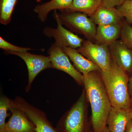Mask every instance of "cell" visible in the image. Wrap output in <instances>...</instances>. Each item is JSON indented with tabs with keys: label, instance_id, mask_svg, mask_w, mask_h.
<instances>
[{
	"label": "cell",
	"instance_id": "obj_1",
	"mask_svg": "<svg viewBox=\"0 0 132 132\" xmlns=\"http://www.w3.org/2000/svg\"><path fill=\"white\" fill-rule=\"evenodd\" d=\"M100 71L83 76V86L92 109L91 123L93 132H103L112 105Z\"/></svg>",
	"mask_w": 132,
	"mask_h": 132
},
{
	"label": "cell",
	"instance_id": "obj_2",
	"mask_svg": "<svg viewBox=\"0 0 132 132\" xmlns=\"http://www.w3.org/2000/svg\"><path fill=\"white\" fill-rule=\"evenodd\" d=\"M100 72L112 106L125 109L132 108L128 89L129 75L113 60L109 70Z\"/></svg>",
	"mask_w": 132,
	"mask_h": 132
},
{
	"label": "cell",
	"instance_id": "obj_3",
	"mask_svg": "<svg viewBox=\"0 0 132 132\" xmlns=\"http://www.w3.org/2000/svg\"><path fill=\"white\" fill-rule=\"evenodd\" d=\"M87 101L84 89L77 101L60 119L56 128L61 132H92L88 118Z\"/></svg>",
	"mask_w": 132,
	"mask_h": 132
},
{
	"label": "cell",
	"instance_id": "obj_4",
	"mask_svg": "<svg viewBox=\"0 0 132 132\" xmlns=\"http://www.w3.org/2000/svg\"><path fill=\"white\" fill-rule=\"evenodd\" d=\"M68 10L67 12H57L61 24L84 36L88 40L95 41L97 27L90 17L81 12Z\"/></svg>",
	"mask_w": 132,
	"mask_h": 132
},
{
	"label": "cell",
	"instance_id": "obj_5",
	"mask_svg": "<svg viewBox=\"0 0 132 132\" xmlns=\"http://www.w3.org/2000/svg\"><path fill=\"white\" fill-rule=\"evenodd\" d=\"M11 105L25 113L35 125L36 132H61L53 126L45 112L22 97L16 96L14 100H12Z\"/></svg>",
	"mask_w": 132,
	"mask_h": 132
},
{
	"label": "cell",
	"instance_id": "obj_6",
	"mask_svg": "<svg viewBox=\"0 0 132 132\" xmlns=\"http://www.w3.org/2000/svg\"><path fill=\"white\" fill-rule=\"evenodd\" d=\"M53 15L57 22V27H46L43 31V35L48 38H54L55 44L62 48L67 47L77 49L81 47L84 40L63 27L58 17L57 10H54Z\"/></svg>",
	"mask_w": 132,
	"mask_h": 132
},
{
	"label": "cell",
	"instance_id": "obj_7",
	"mask_svg": "<svg viewBox=\"0 0 132 132\" xmlns=\"http://www.w3.org/2000/svg\"><path fill=\"white\" fill-rule=\"evenodd\" d=\"M77 50L83 56L93 62L101 69L108 71L111 67L113 59L109 47L88 40H84Z\"/></svg>",
	"mask_w": 132,
	"mask_h": 132
},
{
	"label": "cell",
	"instance_id": "obj_8",
	"mask_svg": "<svg viewBox=\"0 0 132 132\" xmlns=\"http://www.w3.org/2000/svg\"><path fill=\"white\" fill-rule=\"evenodd\" d=\"M6 53L20 57L26 63L28 72V84L26 88V92L31 90L33 81L40 73L45 69L52 68L49 56L33 54L28 52Z\"/></svg>",
	"mask_w": 132,
	"mask_h": 132
},
{
	"label": "cell",
	"instance_id": "obj_9",
	"mask_svg": "<svg viewBox=\"0 0 132 132\" xmlns=\"http://www.w3.org/2000/svg\"><path fill=\"white\" fill-rule=\"evenodd\" d=\"M52 68L63 71L71 76L78 85L83 86V76L71 63L61 47L53 43L48 51Z\"/></svg>",
	"mask_w": 132,
	"mask_h": 132
},
{
	"label": "cell",
	"instance_id": "obj_10",
	"mask_svg": "<svg viewBox=\"0 0 132 132\" xmlns=\"http://www.w3.org/2000/svg\"><path fill=\"white\" fill-rule=\"evenodd\" d=\"M12 114L0 132H36L35 125L20 109L11 105Z\"/></svg>",
	"mask_w": 132,
	"mask_h": 132
},
{
	"label": "cell",
	"instance_id": "obj_11",
	"mask_svg": "<svg viewBox=\"0 0 132 132\" xmlns=\"http://www.w3.org/2000/svg\"><path fill=\"white\" fill-rule=\"evenodd\" d=\"M114 61L128 75H132V48L121 40H117L109 46Z\"/></svg>",
	"mask_w": 132,
	"mask_h": 132
},
{
	"label": "cell",
	"instance_id": "obj_12",
	"mask_svg": "<svg viewBox=\"0 0 132 132\" xmlns=\"http://www.w3.org/2000/svg\"><path fill=\"white\" fill-rule=\"evenodd\" d=\"M132 119V108L112 107L109 114L107 126L111 132H125L128 122Z\"/></svg>",
	"mask_w": 132,
	"mask_h": 132
},
{
	"label": "cell",
	"instance_id": "obj_13",
	"mask_svg": "<svg viewBox=\"0 0 132 132\" xmlns=\"http://www.w3.org/2000/svg\"><path fill=\"white\" fill-rule=\"evenodd\" d=\"M90 17L98 26L120 24L125 20L117 7H106L102 5Z\"/></svg>",
	"mask_w": 132,
	"mask_h": 132
},
{
	"label": "cell",
	"instance_id": "obj_14",
	"mask_svg": "<svg viewBox=\"0 0 132 132\" xmlns=\"http://www.w3.org/2000/svg\"><path fill=\"white\" fill-rule=\"evenodd\" d=\"M62 48L72 62L75 67L82 75L93 71H101L98 66L83 56L77 49L67 47Z\"/></svg>",
	"mask_w": 132,
	"mask_h": 132
},
{
	"label": "cell",
	"instance_id": "obj_15",
	"mask_svg": "<svg viewBox=\"0 0 132 132\" xmlns=\"http://www.w3.org/2000/svg\"><path fill=\"white\" fill-rule=\"evenodd\" d=\"M122 23L98 26L95 39L96 43L109 46L120 37Z\"/></svg>",
	"mask_w": 132,
	"mask_h": 132
},
{
	"label": "cell",
	"instance_id": "obj_16",
	"mask_svg": "<svg viewBox=\"0 0 132 132\" xmlns=\"http://www.w3.org/2000/svg\"><path fill=\"white\" fill-rule=\"evenodd\" d=\"M73 0H51L48 2L38 5L35 7L34 11L38 15L40 21L46 20L50 12L59 10L61 11L68 10Z\"/></svg>",
	"mask_w": 132,
	"mask_h": 132
},
{
	"label": "cell",
	"instance_id": "obj_17",
	"mask_svg": "<svg viewBox=\"0 0 132 132\" xmlns=\"http://www.w3.org/2000/svg\"><path fill=\"white\" fill-rule=\"evenodd\" d=\"M102 0H73L69 10L81 12L90 16L102 5Z\"/></svg>",
	"mask_w": 132,
	"mask_h": 132
},
{
	"label": "cell",
	"instance_id": "obj_18",
	"mask_svg": "<svg viewBox=\"0 0 132 132\" xmlns=\"http://www.w3.org/2000/svg\"><path fill=\"white\" fill-rule=\"evenodd\" d=\"M18 0H0V23L7 25L11 18Z\"/></svg>",
	"mask_w": 132,
	"mask_h": 132
},
{
	"label": "cell",
	"instance_id": "obj_19",
	"mask_svg": "<svg viewBox=\"0 0 132 132\" xmlns=\"http://www.w3.org/2000/svg\"><path fill=\"white\" fill-rule=\"evenodd\" d=\"M11 101L12 100L5 95L0 98V130L4 127L6 118L10 115L7 112L11 106Z\"/></svg>",
	"mask_w": 132,
	"mask_h": 132
},
{
	"label": "cell",
	"instance_id": "obj_20",
	"mask_svg": "<svg viewBox=\"0 0 132 132\" xmlns=\"http://www.w3.org/2000/svg\"><path fill=\"white\" fill-rule=\"evenodd\" d=\"M120 38L125 44L132 48V26L126 20L122 22Z\"/></svg>",
	"mask_w": 132,
	"mask_h": 132
},
{
	"label": "cell",
	"instance_id": "obj_21",
	"mask_svg": "<svg viewBox=\"0 0 132 132\" xmlns=\"http://www.w3.org/2000/svg\"><path fill=\"white\" fill-rule=\"evenodd\" d=\"M0 48L6 52H25L34 50L30 48L21 47L13 45L0 37Z\"/></svg>",
	"mask_w": 132,
	"mask_h": 132
},
{
	"label": "cell",
	"instance_id": "obj_22",
	"mask_svg": "<svg viewBox=\"0 0 132 132\" xmlns=\"http://www.w3.org/2000/svg\"><path fill=\"white\" fill-rule=\"evenodd\" d=\"M117 8L126 20L132 24V0H127Z\"/></svg>",
	"mask_w": 132,
	"mask_h": 132
},
{
	"label": "cell",
	"instance_id": "obj_23",
	"mask_svg": "<svg viewBox=\"0 0 132 132\" xmlns=\"http://www.w3.org/2000/svg\"><path fill=\"white\" fill-rule=\"evenodd\" d=\"M127 0H102V5L106 7H118Z\"/></svg>",
	"mask_w": 132,
	"mask_h": 132
},
{
	"label": "cell",
	"instance_id": "obj_24",
	"mask_svg": "<svg viewBox=\"0 0 132 132\" xmlns=\"http://www.w3.org/2000/svg\"><path fill=\"white\" fill-rule=\"evenodd\" d=\"M128 92L131 98L132 97V75L130 77L128 85Z\"/></svg>",
	"mask_w": 132,
	"mask_h": 132
},
{
	"label": "cell",
	"instance_id": "obj_25",
	"mask_svg": "<svg viewBox=\"0 0 132 132\" xmlns=\"http://www.w3.org/2000/svg\"><path fill=\"white\" fill-rule=\"evenodd\" d=\"M125 132H132V119L127 124Z\"/></svg>",
	"mask_w": 132,
	"mask_h": 132
},
{
	"label": "cell",
	"instance_id": "obj_26",
	"mask_svg": "<svg viewBox=\"0 0 132 132\" xmlns=\"http://www.w3.org/2000/svg\"><path fill=\"white\" fill-rule=\"evenodd\" d=\"M103 132H111L109 131V129L108 127L107 126L105 128V130Z\"/></svg>",
	"mask_w": 132,
	"mask_h": 132
},
{
	"label": "cell",
	"instance_id": "obj_27",
	"mask_svg": "<svg viewBox=\"0 0 132 132\" xmlns=\"http://www.w3.org/2000/svg\"><path fill=\"white\" fill-rule=\"evenodd\" d=\"M131 103H132V97H131Z\"/></svg>",
	"mask_w": 132,
	"mask_h": 132
}]
</instances>
